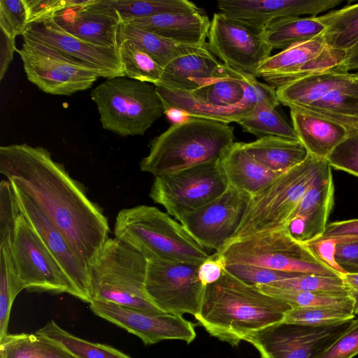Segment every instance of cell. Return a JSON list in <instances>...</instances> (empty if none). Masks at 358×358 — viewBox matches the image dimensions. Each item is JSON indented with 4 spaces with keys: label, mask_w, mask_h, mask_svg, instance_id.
Here are the masks:
<instances>
[{
    "label": "cell",
    "mask_w": 358,
    "mask_h": 358,
    "mask_svg": "<svg viewBox=\"0 0 358 358\" xmlns=\"http://www.w3.org/2000/svg\"><path fill=\"white\" fill-rule=\"evenodd\" d=\"M331 167L358 178V136L349 134L327 157Z\"/></svg>",
    "instance_id": "obj_46"
},
{
    "label": "cell",
    "mask_w": 358,
    "mask_h": 358,
    "mask_svg": "<svg viewBox=\"0 0 358 358\" xmlns=\"http://www.w3.org/2000/svg\"><path fill=\"white\" fill-rule=\"evenodd\" d=\"M358 355V318L315 358H353Z\"/></svg>",
    "instance_id": "obj_47"
},
{
    "label": "cell",
    "mask_w": 358,
    "mask_h": 358,
    "mask_svg": "<svg viewBox=\"0 0 358 358\" xmlns=\"http://www.w3.org/2000/svg\"><path fill=\"white\" fill-rule=\"evenodd\" d=\"M337 67L347 72L358 70V48H353L347 52L345 59Z\"/></svg>",
    "instance_id": "obj_57"
},
{
    "label": "cell",
    "mask_w": 358,
    "mask_h": 358,
    "mask_svg": "<svg viewBox=\"0 0 358 358\" xmlns=\"http://www.w3.org/2000/svg\"><path fill=\"white\" fill-rule=\"evenodd\" d=\"M90 308L96 315L138 336L145 345L164 340L190 343L196 338L194 325L180 315L152 313L99 301L90 303Z\"/></svg>",
    "instance_id": "obj_16"
},
{
    "label": "cell",
    "mask_w": 358,
    "mask_h": 358,
    "mask_svg": "<svg viewBox=\"0 0 358 358\" xmlns=\"http://www.w3.org/2000/svg\"><path fill=\"white\" fill-rule=\"evenodd\" d=\"M345 0H220L221 13L258 34L270 23L282 18L303 15L317 17L342 4Z\"/></svg>",
    "instance_id": "obj_19"
},
{
    "label": "cell",
    "mask_w": 358,
    "mask_h": 358,
    "mask_svg": "<svg viewBox=\"0 0 358 358\" xmlns=\"http://www.w3.org/2000/svg\"><path fill=\"white\" fill-rule=\"evenodd\" d=\"M0 173L24 192L88 266L109 238L108 220L50 152L27 143L0 147Z\"/></svg>",
    "instance_id": "obj_1"
},
{
    "label": "cell",
    "mask_w": 358,
    "mask_h": 358,
    "mask_svg": "<svg viewBox=\"0 0 358 358\" xmlns=\"http://www.w3.org/2000/svg\"><path fill=\"white\" fill-rule=\"evenodd\" d=\"M244 131L258 136H276L299 140L293 128L275 110L266 104L257 105L250 115L237 122Z\"/></svg>",
    "instance_id": "obj_37"
},
{
    "label": "cell",
    "mask_w": 358,
    "mask_h": 358,
    "mask_svg": "<svg viewBox=\"0 0 358 358\" xmlns=\"http://www.w3.org/2000/svg\"><path fill=\"white\" fill-rule=\"evenodd\" d=\"M28 23L24 0H0V29L12 37L23 35Z\"/></svg>",
    "instance_id": "obj_44"
},
{
    "label": "cell",
    "mask_w": 358,
    "mask_h": 358,
    "mask_svg": "<svg viewBox=\"0 0 358 358\" xmlns=\"http://www.w3.org/2000/svg\"><path fill=\"white\" fill-rule=\"evenodd\" d=\"M294 109V108H293ZM313 116L338 123L344 126L349 134L358 136V115H349L313 109H296Z\"/></svg>",
    "instance_id": "obj_53"
},
{
    "label": "cell",
    "mask_w": 358,
    "mask_h": 358,
    "mask_svg": "<svg viewBox=\"0 0 358 358\" xmlns=\"http://www.w3.org/2000/svg\"><path fill=\"white\" fill-rule=\"evenodd\" d=\"M119 38L132 41L163 68L180 57L209 50L208 47L175 43L124 22L120 24L118 40Z\"/></svg>",
    "instance_id": "obj_30"
},
{
    "label": "cell",
    "mask_w": 358,
    "mask_h": 358,
    "mask_svg": "<svg viewBox=\"0 0 358 358\" xmlns=\"http://www.w3.org/2000/svg\"><path fill=\"white\" fill-rule=\"evenodd\" d=\"M21 213L54 257L79 294V299L91 303L89 267L75 254L66 240L34 202L17 186L11 184Z\"/></svg>",
    "instance_id": "obj_18"
},
{
    "label": "cell",
    "mask_w": 358,
    "mask_h": 358,
    "mask_svg": "<svg viewBox=\"0 0 358 358\" xmlns=\"http://www.w3.org/2000/svg\"><path fill=\"white\" fill-rule=\"evenodd\" d=\"M207 46L224 65L256 77L272 48L260 34L220 12L210 21Z\"/></svg>",
    "instance_id": "obj_15"
},
{
    "label": "cell",
    "mask_w": 358,
    "mask_h": 358,
    "mask_svg": "<svg viewBox=\"0 0 358 358\" xmlns=\"http://www.w3.org/2000/svg\"><path fill=\"white\" fill-rule=\"evenodd\" d=\"M347 236H321L303 245L317 261L343 276L345 272L337 264L335 254L337 245L343 241Z\"/></svg>",
    "instance_id": "obj_48"
},
{
    "label": "cell",
    "mask_w": 358,
    "mask_h": 358,
    "mask_svg": "<svg viewBox=\"0 0 358 358\" xmlns=\"http://www.w3.org/2000/svg\"><path fill=\"white\" fill-rule=\"evenodd\" d=\"M1 358H77L60 344L37 333L8 334L0 339Z\"/></svg>",
    "instance_id": "obj_32"
},
{
    "label": "cell",
    "mask_w": 358,
    "mask_h": 358,
    "mask_svg": "<svg viewBox=\"0 0 358 358\" xmlns=\"http://www.w3.org/2000/svg\"><path fill=\"white\" fill-rule=\"evenodd\" d=\"M227 66L209 50L175 59L164 69L155 86L192 92L223 76Z\"/></svg>",
    "instance_id": "obj_23"
},
{
    "label": "cell",
    "mask_w": 358,
    "mask_h": 358,
    "mask_svg": "<svg viewBox=\"0 0 358 358\" xmlns=\"http://www.w3.org/2000/svg\"><path fill=\"white\" fill-rule=\"evenodd\" d=\"M10 252L24 289L67 293L79 299L78 292L22 213L15 224Z\"/></svg>",
    "instance_id": "obj_10"
},
{
    "label": "cell",
    "mask_w": 358,
    "mask_h": 358,
    "mask_svg": "<svg viewBox=\"0 0 358 358\" xmlns=\"http://www.w3.org/2000/svg\"><path fill=\"white\" fill-rule=\"evenodd\" d=\"M156 90L164 106V111L169 108L179 109L191 117H201L225 123L238 122L250 114L255 106L245 99L230 106L208 105L194 97L187 92L156 86Z\"/></svg>",
    "instance_id": "obj_27"
},
{
    "label": "cell",
    "mask_w": 358,
    "mask_h": 358,
    "mask_svg": "<svg viewBox=\"0 0 358 358\" xmlns=\"http://www.w3.org/2000/svg\"><path fill=\"white\" fill-rule=\"evenodd\" d=\"M245 73L227 66L226 73L212 83L190 93L201 101L213 106L238 104L244 97Z\"/></svg>",
    "instance_id": "obj_35"
},
{
    "label": "cell",
    "mask_w": 358,
    "mask_h": 358,
    "mask_svg": "<svg viewBox=\"0 0 358 358\" xmlns=\"http://www.w3.org/2000/svg\"><path fill=\"white\" fill-rule=\"evenodd\" d=\"M228 186L217 160L155 177L149 196L179 221L217 198Z\"/></svg>",
    "instance_id": "obj_9"
},
{
    "label": "cell",
    "mask_w": 358,
    "mask_h": 358,
    "mask_svg": "<svg viewBox=\"0 0 358 358\" xmlns=\"http://www.w3.org/2000/svg\"><path fill=\"white\" fill-rule=\"evenodd\" d=\"M269 285L284 289H295L311 293L350 296L342 276L318 274H300Z\"/></svg>",
    "instance_id": "obj_41"
},
{
    "label": "cell",
    "mask_w": 358,
    "mask_h": 358,
    "mask_svg": "<svg viewBox=\"0 0 358 358\" xmlns=\"http://www.w3.org/2000/svg\"><path fill=\"white\" fill-rule=\"evenodd\" d=\"M325 27L323 40L329 48L346 52L358 43V3L317 16Z\"/></svg>",
    "instance_id": "obj_33"
},
{
    "label": "cell",
    "mask_w": 358,
    "mask_h": 358,
    "mask_svg": "<svg viewBox=\"0 0 358 358\" xmlns=\"http://www.w3.org/2000/svg\"><path fill=\"white\" fill-rule=\"evenodd\" d=\"M227 271L250 285L269 284L300 275L245 264H227Z\"/></svg>",
    "instance_id": "obj_45"
},
{
    "label": "cell",
    "mask_w": 358,
    "mask_h": 358,
    "mask_svg": "<svg viewBox=\"0 0 358 358\" xmlns=\"http://www.w3.org/2000/svg\"><path fill=\"white\" fill-rule=\"evenodd\" d=\"M173 124L180 123L189 117L183 111L176 108H169L164 113Z\"/></svg>",
    "instance_id": "obj_58"
},
{
    "label": "cell",
    "mask_w": 358,
    "mask_h": 358,
    "mask_svg": "<svg viewBox=\"0 0 358 358\" xmlns=\"http://www.w3.org/2000/svg\"><path fill=\"white\" fill-rule=\"evenodd\" d=\"M18 53L27 78L47 94L70 96L90 88L99 77L52 47L26 38Z\"/></svg>",
    "instance_id": "obj_11"
},
{
    "label": "cell",
    "mask_w": 358,
    "mask_h": 358,
    "mask_svg": "<svg viewBox=\"0 0 358 358\" xmlns=\"http://www.w3.org/2000/svg\"><path fill=\"white\" fill-rule=\"evenodd\" d=\"M16 50L15 38L0 29V80L3 79Z\"/></svg>",
    "instance_id": "obj_54"
},
{
    "label": "cell",
    "mask_w": 358,
    "mask_h": 358,
    "mask_svg": "<svg viewBox=\"0 0 358 358\" xmlns=\"http://www.w3.org/2000/svg\"><path fill=\"white\" fill-rule=\"evenodd\" d=\"M335 259L345 273H358V236H348L339 243Z\"/></svg>",
    "instance_id": "obj_51"
},
{
    "label": "cell",
    "mask_w": 358,
    "mask_h": 358,
    "mask_svg": "<svg viewBox=\"0 0 358 358\" xmlns=\"http://www.w3.org/2000/svg\"><path fill=\"white\" fill-rule=\"evenodd\" d=\"M86 0H24L27 7L28 23L43 21L59 12L72 6L81 5Z\"/></svg>",
    "instance_id": "obj_49"
},
{
    "label": "cell",
    "mask_w": 358,
    "mask_h": 358,
    "mask_svg": "<svg viewBox=\"0 0 358 358\" xmlns=\"http://www.w3.org/2000/svg\"><path fill=\"white\" fill-rule=\"evenodd\" d=\"M147 266L141 252L116 238H108L89 265L92 301L163 313L147 296Z\"/></svg>",
    "instance_id": "obj_6"
},
{
    "label": "cell",
    "mask_w": 358,
    "mask_h": 358,
    "mask_svg": "<svg viewBox=\"0 0 358 358\" xmlns=\"http://www.w3.org/2000/svg\"><path fill=\"white\" fill-rule=\"evenodd\" d=\"M220 252L227 264H245L273 271L341 276L320 263L305 245L284 228L236 241Z\"/></svg>",
    "instance_id": "obj_8"
},
{
    "label": "cell",
    "mask_w": 358,
    "mask_h": 358,
    "mask_svg": "<svg viewBox=\"0 0 358 358\" xmlns=\"http://www.w3.org/2000/svg\"><path fill=\"white\" fill-rule=\"evenodd\" d=\"M358 236V218L331 222L322 236Z\"/></svg>",
    "instance_id": "obj_55"
},
{
    "label": "cell",
    "mask_w": 358,
    "mask_h": 358,
    "mask_svg": "<svg viewBox=\"0 0 358 358\" xmlns=\"http://www.w3.org/2000/svg\"><path fill=\"white\" fill-rule=\"evenodd\" d=\"M255 286L264 293L286 302L292 308H333L354 313L353 301L350 296L311 293L280 288L269 284Z\"/></svg>",
    "instance_id": "obj_39"
},
{
    "label": "cell",
    "mask_w": 358,
    "mask_h": 358,
    "mask_svg": "<svg viewBox=\"0 0 358 358\" xmlns=\"http://www.w3.org/2000/svg\"><path fill=\"white\" fill-rule=\"evenodd\" d=\"M291 308L226 269L218 280L206 287L201 309L194 317L210 336L238 346L249 336L282 322Z\"/></svg>",
    "instance_id": "obj_2"
},
{
    "label": "cell",
    "mask_w": 358,
    "mask_h": 358,
    "mask_svg": "<svg viewBox=\"0 0 358 358\" xmlns=\"http://www.w3.org/2000/svg\"><path fill=\"white\" fill-rule=\"evenodd\" d=\"M325 29L317 17H288L270 23L260 34L273 50H284L322 35Z\"/></svg>",
    "instance_id": "obj_31"
},
{
    "label": "cell",
    "mask_w": 358,
    "mask_h": 358,
    "mask_svg": "<svg viewBox=\"0 0 358 358\" xmlns=\"http://www.w3.org/2000/svg\"><path fill=\"white\" fill-rule=\"evenodd\" d=\"M329 166L327 159L308 153L303 162L251 196L242 222L228 245L256 234L284 229L306 192Z\"/></svg>",
    "instance_id": "obj_5"
},
{
    "label": "cell",
    "mask_w": 358,
    "mask_h": 358,
    "mask_svg": "<svg viewBox=\"0 0 358 358\" xmlns=\"http://www.w3.org/2000/svg\"><path fill=\"white\" fill-rule=\"evenodd\" d=\"M351 322L320 327L281 322L249 336L245 341L257 349L259 358H315Z\"/></svg>",
    "instance_id": "obj_13"
},
{
    "label": "cell",
    "mask_w": 358,
    "mask_h": 358,
    "mask_svg": "<svg viewBox=\"0 0 358 358\" xmlns=\"http://www.w3.org/2000/svg\"><path fill=\"white\" fill-rule=\"evenodd\" d=\"M122 21L164 13H192L201 10L187 0H105Z\"/></svg>",
    "instance_id": "obj_36"
},
{
    "label": "cell",
    "mask_w": 358,
    "mask_h": 358,
    "mask_svg": "<svg viewBox=\"0 0 358 358\" xmlns=\"http://www.w3.org/2000/svg\"><path fill=\"white\" fill-rule=\"evenodd\" d=\"M251 196L234 187L187 214L179 222L205 249L221 252L239 227Z\"/></svg>",
    "instance_id": "obj_14"
},
{
    "label": "cell",
    "mask_w": 358,
    "mask_h": 358,
    "mask_svg": "<svg viewBox=\"0 0 358 358\" xmlns=\"http://www.w3.org/2000/svg\"><path fill=\"white\" fill-rule=\"evenodd\" d=\"M118 50L124 76L156 85L164 68L150 55L128 39L119 38Z\"/></svg>",
    "instance_id": "obj_38"
},
{
    "label": "cell",
    "mask_w": 358,
    "mask_h": 358,
    "mask_svg": "<svg viewBox=\"0 0 358 358\" xmlns=\"http://www.w3.org/2000/svg\"><path fill=\"white\" fill-rule=\"evenodd\" d=\"M329 166L306 192L285 228L304 244L321 237L334 204V184Z\"/></svg>",
    "instance_id": "obj_21"
},
{
    "label": "cell",
    "mask_w": 358,
    "mask_h": 358,
    "mask_svg": "<svg viewBox=\"0 0 358 358\" xmlns=\"http://www.w3.org/2000/svg\"><path fill=\"white\" fill-rule=\"evenodd\" d=\"M293 128L308 153L327 159L349 135L346 128L334 122L290 108Z\"/></svg>",
    "instance_id": "obj_26"
},
{
    "label": "cell",
    "mask_w": 358,
    "mask_h": 358,
    "mask_svg": "<svg viewBox=\"0 0 358 358\" xmlns=\"http://www.w3.org/2000/svg\"><path fill=\"white\" fill-rule=\"evenodd\" d=\"M90 97L102 127L120 136H143L164 113L155 85L126 76L106 79Z\"/></svg>",
    "instance_id": "obj_7"
},
{
    "label": "cell",
    "mask_w": 358,
    "mask_h": 358,
    "mask_svg": "<svg viewBox=\"0 0 358 358\" xmlns=\"http://www.w3.org/2000/svg\"><path fill=\"white\" fill-rule=\"evenodd\" d=\"M22 36L52 47L92 69L99 77L107 79L124 76L118 47L106 48L87 43L65 31L53 17L29 24Z\"/></svg>",
    "instance_id": "obj_17"
},
{
    "label": "cell",
    "mask_w": 358,
    "mask_h": 358,
    "mask_svg": "<svg viewBox=\"0 0 358 358\" xmlns=\"http://www.w3.org/2000/svg\"><path fill=\"white\" fill-rule=\"evenodd\" d=\"M243 86V99L251 106L262 103L276 108L279 105L276 88L259 82L256 77L245 73Z\"/></svg>",
    "instance_id": "obj_50"
},
{
    "label": "cell",
    "mask_w": 358,
    "mask_h": 358,
    "mask_svg": "<svg viewBox=\"0 0 358 358\" xmlns=\"http://www.w3.org/2000/svg\"><path fill=\"white\" fill-rule=\"evenodd\" d=\"M200 264L148 260L145 292L163 313L195 316L200 310L206 287L199 280Z\"/></svg>",
    "instance_id": "obj_12"
},
{
    "label": "cell",
    "mask_w": 358,
    "mask_h": 358,
    "mask_svg": "<svg viewBox=\"0 0 358 358\" xmlns=\"http://www.w3.org/2000/svg\"><path fill=\"white\" fill-rule=\"evenodd\" d=\"M36 333L60 344L77 358H131L108 345L93 343L73 335L53 320Z\"/></svg>",
    "instance_id": "obj_34"
},
{
    "label": "cell",
    "mask_w": 358,
    "mask_h": 358,
    "mask_svg": "<svg viewBox=\"0 0 358 358\" xmlns=\"http://www.w3.org/2000/svg\"><path fill=\"white\" fill-rule=\"evenodd\" d=\"M114 234L147 260L201 264L210 255L180 222L154 206L140 205L120 210Z\"/></svg>",
    "instance_id": "obj_4"
},
{
    "label": "cell",
    "mask_w": 358,
    "mask_h": 358,
    "mask_svg": "<svg viewBox=\"0 0 358 358\" xmlns=\"http://www.w3.org/2000/svg\"><path fill=\"white\" fill-rule=\"evenodd\" d=\"M358 80V73L338 67L287 82L276 88L280 103L289 108L310 106L333 90Z\"/></svg>",
    "instance_id": "obj_24"
},
{
    "label": "cell",
    "mask_w": 358,
    "mask_h": 358,
    "mask_svg": "<svg viewBox=\"0 0 358 358\" xmlns=\"http://www.w3.org/2000/svg\"><path fill=\"white\" fill-rule=\"evenodd\" d=\"M226 261L222 252H215L200 264L198 275L204 286L218 280L226 270Z\"/></svg>",
    "instance_id": "obj_52"
},
{
    "label": "cell",
    "mask_w": 358,
    "mask_h": 358,
    "mask_svg": "<svg viewBox=\"0 0 358 358\" xmlns=\"http://www.w3.org/2000/svg\"><path fill=\"white\" fill-rule=\"evenodd\" d=\"M354 313L333 308H292L282 322L320 327L338 324L352 320Z\"/></svg>",
    "instance_id": "obj_42"
},
{
    "label": "cell",
    "mask_w": 358,
    "mask_h": 358,
    "mask_svg": "<svg viewBox=\"0 0 358 358\" xmlns=\"http://www.w3.org/2000/svg\"><path fill=\"white\" fill-rule=\"evenodd\" d=\"M241 143L254 159L268 169L280 173L301 164L308 155V150L299 140L265 136Z\"/></svg>",
    "instance_id": "obj_29"
},
{
    "label": "cell",
    "mask_w": 358,
    "mask_h": 358,
    "mask_svg": "<svg viewBox=\"0 0 358 358\" xmlns=\"http://www.w3.org/2000/svg\"><path fill=\"white\" fill-rule=\"evenodd\" d=\"M326 47L322 35L292 45L264 61L257 71L256 77L262 78L268 85L277 88L291 73Z\"/></svg>",
    "instance_id": "obj_28"
},
{
    "label": "cell",
    "mask_w": 358,
    "mask_h": 358,
    "mask_svg": "<svg viewBox=\"0 0 358 358\" xmlns=\"http://www.w3.org/2000/svg\"><path fill=\"white\" fill-rule=\"evenodd\" d=\"M229 124L189 116L154 138L140 169L155 177L220 160L234 143Z\"/></svg>",
    "instance_id": "obj_3"
},
{
    "label": "cell",
    "mask_w": 358,
    "mask_h": 358,
    "mask_svg": "<svg viewBox=\"0 0 358 358\" xmlns=\"http://www.w3.org/2000/svg\"><path fill=\"white\" fill-rule=\"evenodd\" d=\"M122 22L175 43L208 47L210 21L202 10L192 13H164Z\"/></svg>",
    "instance_id": "obj_22"
},
{
    "label": "cell",
    "mask_w": 358,
    "mask_h": 358,
    "mask_svg": "<svg viewBox=\"0 0 358 358\" xmlns=\"http://www.w3.org/2000/svg\"><path fill=\"white\" fill-rule=\"evenodd\" d=\"M343 278L353 301V313L358 316V273H345Z\"/></svg>",
    "instance_id": "obj_56"
},
{
    "label": "cell",
    "mask_w": 358,
    "mask_h": 358,
    "mask_svg": "<svg viewBox=\"0 0 358 358\" xmlns=\"http://www.w3.org/2000/svg\"><path fill=\"white\" fill-rule=\"evenodd\" d=\"M229 186L251 196L258 194L282 173L271 171L234 142L220 159Z\"/></svg>",
    "instance_id": "obj_25"
},
{
    "label": "cell",
    "mask_w": 358,
    "mask_h": 358,
    "mask_svg": "<svg viewBox=\"0 0 358 358\" xmlns=\"http://www.w3.org/2000/svg\"><path fill=\"white\" fill-rule=\"evenodd\" d=\"M24 289L12 261L10 244L0 246V339L6 336L10 310L17 294Z\"/></svg>",
    "instance_id": "obj_40"
},
{
    "label": "cell",
    "mask_w": 358,
    "mask_h": 358,
    "mask_svg": "<svg viewBox=\"0 0 358 358\" xmlns=\"http://www.w3.org/2000/svg\"><path fill=\"white\" fill-rule=\"evenodd\" d=\"M21 211L10 181L0 182V246L9 244Z\"/></svg>",
    "instance_id": "obj_43"
},
{
    "label": "cell",
    "mask_w": 358,
    "mask_h": 358,
    "mask_svg": "<svg viewBox=\"0 0 358 358\" xmlns=\"http://www.w3.org/2000/svg\"><path fill=\"white\" fill-rule=\"evenodd\" d=\"M53 19L71 35L93 45L117 48L122 19L105 0H86L81 5L67 8Z\"/></svg>",
    "instance_id": "obj_20"
}]
</instances>
